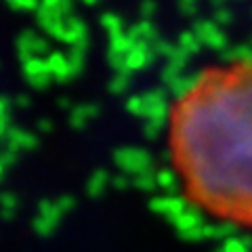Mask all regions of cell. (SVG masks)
Listing matches in <instances>:
<instances>
[{
    "label": "cell",
    "instance_id": "obj_1",
    "mask_svg": "<svg viewBox=\"0 0 252 252\" xmlns=\"http://www.w3.org/2000/svg\"><path fill=\"white\" fill-rule=\"evenodd\" d=\"M170 158L195 204L252 227V59L208 65L166 112Z\"/></svg>",
    "mask_w": 252,
    "mask_h": 252
},
{
    "label": "cell",
    "instance_id": "obj_2",
    "mask_svg": "<svg viewBox=\"0 0 252 252\" xmlns=\"http://www.w3.org/2000/svg\"><path fill=\"white\" fill-rule=\"evenodd\" d=\"M172 225H175V229L183 235L187 231H193V229H198V227L204 225V220H202V215H200V210H195V208H185L183 212H179L177 217H172L168 219Z\"/></svg>",
    "mask_w": 252,
    "mask_h": 252
},
{
    "label": "cell",
    "instance_id": "obj_3",
    "mask_svg": "<svg viewBox=\"0 0 252 252\" xmlns=\"http://www.w3.org/2000/svg\"><path fill=\"white\" fill-rule=\"evenodd\" d=\"M185 208H187V200H183V198H156V200H152V210L160 212V215L168 217V219L177 217L179 212H183Z\"/></svg>",
    "mask_w": 252,
    "mask_h": 252
},
{
    "label": "cell",
    "instance_id": "obj_4",
    "mask_svg": "<svg viewBox=\"0 0 252 252\" xmlns=\"http://www.w3.org/2000/svg\"><path fill=\"white\" fill-rule=\"evenodd\" d=\"M250 248H252L250 240H246V238H238V235H231V238H227V240H225L223 248L217 250V252H250Z\"/></svg>",
    "mask_w": 252,
    "mask_h": 252
},
{
    "label": "cell",
    "instance_id": "obj_5",
    "mask_svg": "<svg viewBox=\"0 0 252 252\" xmlns=\"http://www.w3.org/2000/svg\"><path fill=\"white\" fill-rule=\"evenodd\" d=\"M38 215L44 217V219H49L51 223H55V225H59V220H61V217H63V212L59 210V206H57L55 202L44 200V202H40V206H38Z\"/></svg>",
    "mask_w": 252,
    "mask_h": 252
},
{
    "label": "cell",
    "instance_id": "obj_6",
    "mask_svg": "<svg viewBox=\"0 0 252 252\" xmlns=\"http://www.w3.org/2000/svg\"><path fill=\"white\" fill-rule=\"evenodd\" d=\"M32 227H34V231H36L38 235H42V238H46V235H51L55 229H57V225L51 223L49 219H44V217H40V215H38V217L34 219V223H32Z\"/></svg>",
    "mask_w": 252,
    "mask_h": 252
},
{
    "label": "cell",
    "instance_id": "obj_7",
    "mask_svg": "<svg viewBox=\"0 0 252 252\" xmlns=\"http://www.w3.org/2000/svg\"><path fill=\"white\" fill-rule=\"evenodd\" d=\"M105 181H107L105 172H97V175L93 177L91 185H89V195H91V198H99V195L103 193V189H105Z\"/></svg>",
    "mask_w": 252,
    "mask_h": 252
},
{
    "label": "cell",
    "instance_id": "obj_8",
    "mask_svg": "<svg viewBox=\"0 0 252 252\" xmlns=\"http://www.w3.org/2000/svg\"><path fill=\"white\" fill-rule=\"evenodd\" d=\"M57 206H59V210L65 215V212H69L74 208V198H69V195H65V198H61L59 202H57Z\"/></svg>",
    "mask_w": 252,
    "mask_h": 252
},
{
    "label": "cell",
    "instance_id": "obj_9",
    "mask_svg": "<svg viewBox=\"0 0 252 252\" xmlns=\"http://www.w3.org/2000/svg\"><path fill=\"white\" fill-rule=\"evenodd\" d=\"M0 202H2L4 210H11V208H15V206H17V200H15L11 193H4L2 198H0Z\"/></svg>",
    "mask_w": 252,
    "mask_h": 252
},
{
    "label": "cell",
    "instance_id": "obj_10",
    "mask_svg": "<svg viewBox=\"0 0 252 252\" xmlns=\"http://www.w3.org/2000/svg\"><path fill=\"white\" fill-rule=\"evenodd\" d=\"M137 187H139V189H143V191H147V189H154V179L141 177V179H137Z\"/></svg>",
    "mask_w": 252,
    "mask_h": 252
},
{
    "label": "cell",
    "instance_id": "obj_11",
    "mask_svg": "<svg viewBox=\"0 0 252 252\" xmlns=\"http://www.w3.org/2000/svg\"><path fill=\"white\" fill-rule=\"evenodd\" d=\"M114 185H116L118 189H124V187H126V181H124V179H116V181H114Z\"/></svg>",
    "mask_w": 252,
    "mask_h": 252
},
{
    "label": "cell",
    "instance_id": "obj_12",
    "mask_svg": "<svg viewBox=\"0 0 252 252\" xmlns=\"http://www.w3.org/2000/svg\"><path fill=\"white\" fill-rule=\"evenodd\" d=\"M2 217H4V220H11V217H13V212H11V210H4V212H2Z\"/></svg>",
    "mask_w": 252,
    "mask_h": 252
}]
</instances>
